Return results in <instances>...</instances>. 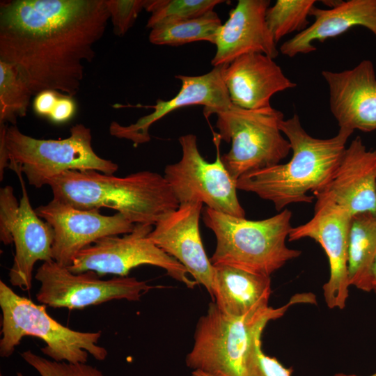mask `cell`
Listing matches in <instances>:
<instances>
[{
	"mask_svg": "<svg viewBox=\"0 0 376 376\" xmlns=\"http://www.w3.org/2000/svg\"><path fill=\"white\" fill-rule=\"evenodd\" d=\"M329 91L330 110L339 128L364 132L376 130V74L364 59L341 72L322 70Z\"/></svg>",
	"mask_w": 376,
	"mask_h": 376,
	"instance_id": "obj_17",
	"label": "cell"
},
{
	"mask_svg": "<svg viewBox=\"0 0 376 376\" xmlns=\"http://www.w3.org/2000/svg\"><path fill=\"white\" fill-rule=\"evenodd\" d=\"M311 295H295L279 308L267 307L242 317L221 311L214 302L198 321L187 366L212 376H247L246 361L267 324L282 317L291 305L311 302Z\"/></svg>",
	"mask_w": 376,
	"mask_h": 376,
	"instance_id": "obj_6",
	"label": "cell"
},
{
	"mask_svg": "<svg viewBox=\"0 0 376 376\" xmlns=\"http://www.w3.org/2000/svg\"><path fill=\"white\" fill-rule=\"evenodd\" d=\"M223 78L232 104L246 109L269 107L275 93L297 86L274 58L258 52L243 54L225 64Z\"/></svg>",
	"mask_w": 376,
	"mask_h": 376,
	"instance_id": "obj_20",
	"label": "cell"
},
{
	"mask_svg": "<svg viewBox=\"0 0 376 376\" xmlns=\"http://www.w3.org/2000/svg\"><path fill=\"white\" fill-rule=\"evenodd\" d=\"M224 65L214 67L209 72L197 76L178 75L181 87L175 96L169 100L158 99L153 111L134 123L122 125L113 121L109 128L111 136L131 141L134 147L149 142L151 125L172 111L191 105H203L206 118L232 104L225 86L223 71Z\"/></svg>",
	"mask_w": 376,
	"mask_h": 376,
	"instance_id": "obj_15",
	"label": "cell"
},
{
	"mask_svg": "<svg viewBox=\"0 0 376 376\" xmlns=\"http://www.w3.org/2000/svg\"><path fill=\"white\" fill-rule=\"evenodd\" d=\"M292 212L287 208L262 220H249L205 207L203 221L216 237L210 258L213 265L225 264L270 276L301 252L286 245Z\"/></svg>",
	"mask_w": 376,
	"mask_h": 376,
	"instance_id": "obj_5",
	"label": "cell"
},
{
	"mask_svg": "<svg viewBox=\"0 0 376 376\" xmlns=\"http://www.w3.org/2000/svg\"><path fill=\"white\" fill-rule=\"evenodd\" d=\"M6 168L24 173L29 185L40 188L68 171L114 174L118 166L94 151L91 131L83 124L72 126L63 139H39L22 133L16 125H0L1 181Z\"/></svg>",
	"mask_w": 376,
	"mask_h": 376,
	"instance_id": "obj_4",
	"label": "cell"
},
{
	"mask_svg": "<svg viewBox=\"0 0 376 376\" xmlns=\"http://www.w3.org/2000/svg\"><path fill=\"white\" fill-rule=\"evenodd\" d=\"M60 93L51 90L40 92L36 95L33 107L36 114L49 117L52 111Z\"/></svg>",
	"mask_w": 376,
	"mask_h": 376,
	"instance_id": "obj_32",
	"label": "cell"
},
{
	"mask_svg": "<svg viewBox=\"0 0 376 376\" xmlns=\"http://www.w3.org/2000/svg\"><path fill=\"white\" fill-rule=\"evenodd\" d=\"M376 258V214L360 213L352 217L349 251L348 281L364 292L371 288V269Z\"/></svg>",
	"mask_w": 376,
	"mask_h": 376,
	"instance_id": "obj_23",
	"label": "cell"
},
{
	"mask_svg": "<svg viewBox=\"0 0 376 376\" xmlns=\"http://www.w3.org/2000/svg\"><path fill=\"white\" fill-rule=\"evenodd\" d=\"M213 136L217 156L212 163L201 155L196 135L180 136L181 159L166 166L164 177L180 204L201 202L214 210L245 217V211L237 195V180L232 178L221 161V140L217 132H213Z\"/></svg>",
	"mask_w": 376,
	"mask_h": 376,
	"instance_id": "obj_9",
	"label": "cell"
},
{
	"mask_svg": "<svg viewBox=\"0 0 376 376\" xmlns=\"http://www.w3.org/2000/svg\"><path fill=\"white\" fill-rule=\"evenodd\" d=\"M109 19L105 0L1 1L0 61L17 69L33 95L73 97Z\"/></svg>",
	"mask_w": 376,
	"mask_h": 376,
	"instance_id": "obj_1",
	"label": "cell"
},
{
	"mask_svg": "<svg viewBox=\"0 0 376 376\" xmlns=\"http://www.w3.org/2000/svg\"><path fill=\"white\" fill-rule=\"evenodd\" d=\"M191 375L192 376H212L210 374L200 370H193Z\"/></svg>",
	"mask_w": 376,
	"mask_h": 376,
	"instance_id": "obj_34",
	"label": "cell"
},
{
	"mask_svg": "<svg viewBox=\"0 0 376 376\" xmlns=\"http://www.w3.org/2000/svg\"><path fill=\"white\" fill-rule=\"evenodd\" d=\"M203 203L180 204L178 209L158 221L150 239L182 264L196 284L203 285L213 298L214 266L204 249L199 230Z\"/></svg>",
	"mask_w": 376,
	"mask_h": 376,
	"instance_id": "obj_16",
	"label": "cell"
},
{
	"mask_svg": "<svg viewBox=\"0 0 376 376\" xmlns=\"http://www.w3.org/2000/svg\"><path fill=\"white\" fill-rule=\"evenodd\" d=\"M48 185L56 200L82 210L108 207L134 224L155 225L180 205L164 175L150 171L117 177L93 170H71Z\"/></svg>",
	"mask_w": 376,
	"mask_h": 376,
	"instance_id": "obj_3",
	"label": "cell"
},
{
	"mask_svg": "<svg viewBox=\"0 0 376 376\" xmlns=\"http://www.w3.org/2000/svg\"><path fill=\"white\" fill-rule=\"evenodd\" d=\"M105 1L113 33L118 36H124L133 26L146 3V0Z\"/></svg>",
	"mask_w": 376,
	"mask_h": 376,
	"instance_id": "obj_29",
	"label": "cell"
},
{
	"mask_svg": "<svg viewBox=\"0 0 376 376\" xmlns=\"http://www.w3.org/2000/svg\"><path fill=\"white\" fill-rule=\"evenodd\" d=\"M1 334L0 356L10 357L24 336L38 338L45 343L41 352L58 362L86 363L88 354L104 361L108 352L98 345L100 331L84 332L72 329L55 320L46 306L15 292L0 281Z\"/></svg>",
	"mask_w": 376,
	"mask_h": 376,
	"instance_id": "obj_7",
	"label": "cell"
},
{
	"mask_svg": "<svg viewBox=\"0 0 376 376\" xmlns=\"http://www.w3.org/2000/svg\"><path fill=\"white\" fill-rule=\"evenodd\" d=\"M371 288L376 295V258L371 269Z\"/></svg>",
	"mask_w": 376,
	"mask_h": 376,
	"instance_id": "obj_33",
	"label": "cell"
},
{
	"mask_svg": "<svg viewBox=\"0 0 376 376\" xmlns=\"http://www.w3.org/2000/svg\"><path fill=\"white\" fill-rule=\"evenodd\" d=\"M222 0H146L145 10L151 13L146 27H155L203 16Z\"/></svg>",
	"mask_w": 376,
	"mask_h": 376,
	"instance_id": "obj_26",
	"label": "cell"
},
{
	"mask_svg": "<svg viewBox=\"0 0 376 376\" xmlns=\"http://www.w3.org/2000/svg\"><path fill=\"white\" fill-rule=\"evenodd\" d=\"M93 271L73 273L54 260L42 263L35 279L40 283L36 293L41 304L52 308L81 309L114 299L139 301L155 287L136 277L102 279Z\"/></svg>",
	"mask_w": 376,
	"mask_h": 376,
	"instance_id": "obj_12",
	"label": "cell"
},
{
	"mask_svg": "<svg viewBox=\"0 0 376 376\" xmlns=\"http://www.w3.org/2000/svg\"><path fill=\"white\" fill-rule=\"evenodd\" d=\"M336 376H358V375H343V374H338ZM369 376H376V373Z\"/></svg>",
	"mask_w": 376,
	"mask_h": 376,
	"instance_id": "obj_35",
	"label": "cell"
},
{
	"mask_svg": "<svg viewBox=\"0 0 376 376\" xmlns=\"http://www.w3.org/2000/svg\"><path fill=\"white\" fill-rule=\"evenodd\" d=\"M75 110L76 105L72 97L60 94L48 118L53 123H63L74 116Z\"/></svg>",
	"mask_w": 376,
	"mask_h": 376,
	"instance_id": "obj_31",
	"label": "cell"
},
{
	"mask_svg": "<svg viewBox=\"0 0 376 376\" xmlns=\"http://www.w3.org/2000/svg\"><path fill=\"white\" fill-rule=\"evenodd\" d=\"M315 3V0H277L267 8L266 22L276 43L285 36L309 26L308 16Z\"/></svg>",
	"mask_w": 376,
	"mask_h": 376,
	"instance_id": "obj_27",
	"label": "cell"
},
{
	"mask_svg": "<svg viewBox=\"0 0 376 376\" xmlns=\"http://www.w3.org/2000/svg\"><path fill=\"white\" fill-rule=\"evenodd\" d=\"M22 174L17 173L22 190L19 202L11 186L0 189V240L6 245L13 243L15 246L8 273L10 283L29 290L36 262L53 260L54 232L32 207Z\"/></svg>",
	"mask_w": 376,
	"mask_h": 376,
	"instance_id": "obj_10",
	"label": "cell"
},
{
	"mask_svg": "<svg viewBox=\"0 0 376 376\" xmlns=\"http://www.w3.org/2000/svg\"><path fill=\"white\" fill-rule=\"evenodd\" d=\"M36 211L53 230V260L65 267L98 240L129 233L135 225L118 212L105 215L100 210L79 209L54 198Z\"/></svg>",
	"mask_w": 376,
	"mask_h": 376,
	"instance_id": "obj_14",
	"label": "cell"
},
{
	"mask_svg": "<svg viewBox=\"0 0 376 376\" xmlns=\"http://www.w3.org/2000/svg\"><path fill=\"white\" fill-rule=\"evenodd\" d=\"M152 229V225L136 224L123 236L101 238L79 252L68 268L73 273L93 271L100 276H127L132 269L150 265L164 269L171 278L193 289L196 283L187 276L186 268L150 239Z\"/></svg>",
	"mask_w": 376,
	"mask_h": 376,
	"instance_id": "obj_11",
	"label": "cell"
},
{
	"mask_svg": "<svg viewBox=\"0 0 376 376\" xmlns=\"http://www.w3.org/2000/svg\"><path fill=\"white\" fill-rule=\"evenodd\" d=\"M313 196L330 198L352 217L376 214V150H368L357 136L346 147L329 182Z\"/></svg>",
	"mask_w": 376,
	"mask_h": 376,
	"instance_id": "obj_18",
	"label": "cell"
},
{
	"mask_svg": "<svg viewBox=\"0 0 376 376\" xmlns=\"http://www.w3.org/2000/svg\"><path fill=\"white\" fill-rule=\"evenodd\" d=\"M269 0H239L230 11L227 21L217 33L216 52L211 61L214 67L228 64L251 52L264 54L272 58L279 52L266 22Z\"/></svg>",
	"mask_w": 376,
	"mask_h": 376,
	"instance_id": "obj_19",
	"label": "cell"
},
{
	"mask_svg": "<svg viewBox=\"0 0 376 376\" xmlns=\"http://www.w3.org/2000/svg\"><path fill=\"white\" fill-rule=\"evenodd\" d=\"M280 129L291 146L290 161L247 172L236 182L237 189L272 202L279 212L293 203L313 201L308 193L314 195L329 182L353 133L339 128L331 138H315L303 128L297 113L283 119Z\"/></svg>",
	"mask_w": 376,
	"mask_h": 376,
	"instance_id": "obj_2",
	"label": "cell"
},
{
	"mask_svg": "<svg viewBox=\"0 0 376 376\" xmlns=\"http://www.w3.org/2000/svg\"><path fill=\"white\" fill-rule=\"evenodd\" d=\"M214 114L219 138L231 143L221 161L235 180L247 172L280 164L291 151L280 129L284 115L272 107L246 109L232 104Z\"/></svg>",
	"mask_w": 376,
	"mask_h": 376,
	"instance_id": "obj_8",
	"label": "cell"
},
{
	"mask_svg": "<svg viewBox=\"0 0 376 376\" xmlns=\"http://www.w3.org/2000/svg\"><path fill=\"white\" fill-rule=\"evenodd\" d=\"M261 337L255 340L246 361L247 376H291L292 368L283 366L262 350Z\"/></svg>",
	"mask_w": 376,
	"mask_h": 376,
	"instance_id": "obj_30",
	"label": "cell"
},
{
	"mask_svg": "<svg viewBox=\"0 0 376 376\" xmlns=\"http://www.w3.org/2000/svg\"><path fill=\"white\" fill-rule=\"evenodd\" d=\"M213 266L212 301L224 313L242 317L269 307L270 276L225 264Z\"/></svg>",
	"mask_w": 376,
	"mask_h": 376,
	"instance_id": "obj_22",
	"label": "cell"
},
{
	"mask_svg": "<svg viewBox=\"0 0 376 376\" xmlns=\"http://www.w3.org/2000/svg\"><path fill=\"white\" fill-rule=\"evenodd\" d=\"M22 358L40 376H104L97 368L87 363L58 362L38 355L31 350L21 353ZM16 376H23L17 373Z\"/></svg>",
	"mask_w": 376,
	"mask_h": 376,
	"instance_id": "obj_28",
	"label": "cell"
},
{
	"mask_svg": "<svg viewBox=\"0 0 376 376\" xmlns=\"http://www.w3.org/2000/svg\"><path fill=\"white\" fill-rule=\"evenodd\" d=\"M313 217L290 230L289 241L311 238L324 250L329 264V278L323 295L329 308L343 309L349 295L348 251L352 216L327 197H318Z\"/></svg>",
	"mask_w": 376,
	"mask_h": 376,
	"instance_id": "obj_13",
	"label": "cell"
},
{
	"mask_svg": "<svg viewBox=\"0 0 376 376\" xmlns=\"http://www.w3.org/2000/svg\"><path fill=\"white\" fill-rule=\"evenodd\" d=\"M32 92L13 65L0 61V125H16L26 115Z\"/></svg>",
	"mask_w": 376,
	"mask_h": 376,
	"instance_id": "obj_25",
	"label": "cell"
},
{
	"mask_svg": "<svg viewBox=\"0 0 376 376\" xmlns=\"http://www.w3.org/2000/svg\"><path fill=\"white\" fill-rule=\"evenodd\" d=\"M221 25L220 18L213 10L198 17L155 27L148 39L157 45L180 46L197 41L214 44Z\"/></svg>",
	"mask_w": 376,
	"mask_h": 376,
	"instance_id": "obj_24",
	"label": "cell"
},
{
	"mask_svg": "<svg viewBox=\"0 0 376 376\" xmlns=\"http://www.w3.org/2000/svg\"><path fill=\"white\" fill-rule=\"evenodd\" d=\"M314 22L303 31L284 42L280 47L282 54L294 57L316 50L315 40L323 42L360 26L370 31L376 37V0H349L340 1L334 8H320L315 6L310 11Z\"/></svg>",
	"mask_w": 376,
	"mask_h": 376,
	"instance_id": "obj_21",
	"label": "cell"
}]
</instances>
